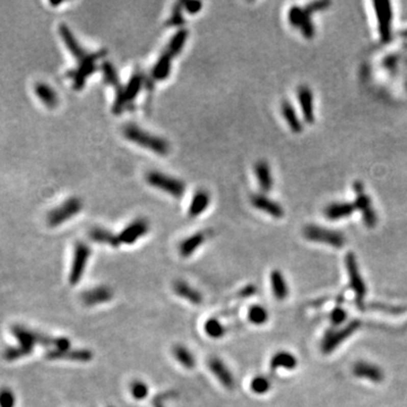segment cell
<instances>
[{"label": "cell", "instance_id": "obj_1", "mask_svg": "<svg viewBox=\"0 0 407 407\" xmlns=\"http://www.w3.org/2000/svg\"><path fill=\"white\" fill-rule=\"evenodd\" d=\"M123 136L132 143L142 146L152 152L164 156L170 152V144L164 138L145 132L137 124L128 123L122 129Z\"/></svg>", "mask_w": 407, "mask_h": 407}, {"label": "cell", "instance_id": "obj_2", "mask_svg": "<svg viewBox=\"0 0 407 407\" xmlns=\"http://www.w3.org/2000/svg\"><path fill=\"white\" fill-rule=\"evenodd\" d=\"M106 54H107L106 50H101L94 52V54H90V56H88L84 61L78 64L75 69H72L68 72L67 76L72 81V87H74L75 90L80 91L85 86L87 78L93 75L94 71L96 70V61L106 56Z\"/></svg>", "mask_w": 407, "mask_h": 407}, {"label": "cell", "instance_id": "obj_3", "mask_svg": "<svg viewBox=\"0 0 407 407\" xmlns=\"http://www.w3.org/2000/svg\"><path fill=\"white\" fill-rule=\"evenodd\" d=\"M146 181L149 186L158 188V189L176 198L184 196L186 191V186L181 180L161 173L159 171H149L146 174Z\"/></svg>", "mask_w": 407, "mask_h": 407}, {"label": "cell", "instance_id": "obj_4", "mask_svg": "<svg viewBox=\"0 0 407 407\" xmlns=\"http://www.w3.org/2000/svg\"><path fill=\"white\" fill-rule=\"evenodd\" d=\"M82 207L83 202L81 201L80 198L70 197L66 201L60 204L59 206H57L51 212H49L46 221H48L50 226L56 227L77 215L82 211Z\"/></svg>", "mask_w": 407, "mask_h": 407}, {"label": "cell", "instance_id": "obj_5", "mask_svg": "<svg viewBox=\"0 0 407 407\" xmlns=\"http://www.w3.org/2000/svg\"><path fill=\"white\" fill-rule=\"evenodd\" d=\"M345 265L348 274L349 286H351L352 290L354 291V293H355V303L360 309H363L364 307L363 302L365 293H367V288H365L362 276L360 274L357 257L353 252H348L346 255Z\"/></svg>", "mask_w": 407, "mask_h": 407}, {"label": "cell", "instance_id": "obj_6", "mask_svg": "<svg viewBox=\"0 0 407 407\" xmlns=\"http://www.w3.org/2000/svg\"><path fill=\"white\" fill-rule=\"evenodd\" d=\"M303 236L310 241L326 243L334 248H342L345 243V237L343 233L318 225H307L303 228Z\"/></svg>", "mask_w": 407, "mask_h": 407}, {"label": "cell", "instance_id": "obj_7", "mask_svg": "<svg viewBox=\"0 0 407 407\" xmlns=\"http://www.w3.org/2000/svg\"><path fill=\"white\" fill-rule=\"evenodd\" d=\"M102 71H103V78L104 82L107 84L113 86L116 88V97H114V103L112 107V111L114 114H120L122 113V111L126 109L127 103L124 100L123 95V90L124 88L120 84L118 72L116 70V68L109 61H104L102 65Z\"/></svg>", "mask_w": 407, "mask_h": 407}, {"label": "cell", "instance_id": "obj_8", "mask_svg": "<svg viewBox=\"0 0 407 407\" xmlns=\"http://www.w3.org/2000/svg\"><path fill=\"white\" fill-rule=\"evenodd\" d=\"M353 188L354 190H355V195H357V200L354 202V205H355L357 210L362 213L363 222L365 223V225L368 227H374L375 224L378 222V217L372 207L371 199H370V197L365 194L363 184L360 181H357L354 182Z\"/></svg>", "mask_w": 407, "mask_h": 407}, {"label": "cell", "instance_id": "obj_9", "mask_svg": "<svg viewBox=\"0 0 407 407\" xmlns=\"http://www.w3.org/2000/svg\"><path fill=\"white\" fill-rule=\"evenodd\" d=\"M91 256V249L84 242L76 243L74 249V257H72V264L69 273V283L76 285L80 283L83 275H84L87 262Z\"/></svg>", "mask_w": 407, "mask_h": 407}, {"label": "cell", "instance_id": "obj_10", "mask_svg": "<svg viewBox=\"0 0 407 407\" xmlns=\"http://www.w3.org/2000/svg\"><path fill=\"white\" fill-rule=\"evenodd\" d=\"M360 326H361V322L359 320H353L351 322H348L346 326L341 328V329L327 334L322 341V345H321L322 352L325 354H330L334 349H336L344 341H346L349 336L353 335V334L359 329Z\"/></svg>", "mask_w": 407, "mask_h": 407}, {"label": "cell", "instance_id": "obj_11", "mask_svg": "<svg viewBox=\"0 0 407 407\" xmlns=\"http://www.w3.org/2000/svg\"><path fill=\"white\" fill-rule=\"evenodd\" d=\"M311 15L307 12L306 8H302L299 6H292L289 9L288 17L291 25H293L294 28L299 29L301 33L304 35L307 39H312L315 36L316 30L314 23L310 18Z\"/></svg>", "mask_w": 407, "mask_h": 407}, {"label": "cell", "instance_id": "obj_12", "mask_svg": "<svg viewBox=\"0 0 407 407\" xmlns=\"http://www.w3.org/2000/svg\"><path fill=\"white\" fill-rule=\"evenodd\" d=\"M377 16L379 33L384 42H387L391 38V24H393V8L389 2H373Z\"/></svg>", "mask_w": 407, "mask_h": 407}, {"label": "cell", "instance_id": "obj_13", "mask_svg": "<svg viewBox=\"0 0 407 407\" xmlns=\"http://www.w3.org/2000/svg\"><path fill=\"white\" fill-rule=\"evenodd\" d=\"M13 334H14V336L18 339L20 346H24L29 349H32V351L36 344L55 347L56 338L45 337L43 335H41V334H38V333L32 332L30 329H26V328H24L22 326H15L13 328Z\"/></svg>", "mask_w": 407, "mask_h": 407}, {"label": "cell", "instance_id": "obj_14", "mask_svg": "<svg viewBox=\"0 0 407 407\" xmlns=\"http://www.w3.org/2000/svg\"><path fill=\"white\" fill-rule=\"evenodd\" d=\"M149 230V224L145 218H137L124 227L118 234L119 242L122 244H133L144 237Z\"/></svg>", "mask_w": 407, "mask_h": 407}, {"label": "cell", "instance_id": "obj_15", "mask_svg": "<svg viewBox=\"0 0 407 407\" xmlns=\"http://www.w3.org/2000/svg\"><path fill=\"white\" fill-rule=\"evenodd\" d=\"M59 35L61 40L64 41V43L66 44V48L70 52V55L77 60L78 64L84 61L87 57L90 56V54H88V52L80 44V42H78L77 39L75 38V35L72 34L70 29L68 28L66 24H60Z\"/></svg>", "mask_w": 407, "mask_h": 407}, {"label": "cell", "instance_id": "obj_16", "mask_svg": "<svg viewBox=\"0 0 407 407\" xmlns=\"http://www.w3.org/2000/svg\"><path fill=\"white\" fill-rule=\"evenodd\" d=\"M250 201H251L252 206L257 210L265 212L268 215L273 216L275 218H281L284 215V210L282 205H279L278 202H276L274 200L269 199L267 196H265L263 194H255L250 198Z\"/></svg>", "mask_w": 407, "mask_h": 407}, {"label": "cell", "instance_id": "obj_17", "mask_svg": "<svg viewBox=\"0 0 407 407\" xmlns=\"http://www.w3.org/2000/svg\"><path fill=\"white\" fill-rule=\"evenodd\" d=\"M208 367H210L212 373L215 375L216 379L224 386V387L227 389H233L234 377L231 371H230V369L226 367V364L224 363L221 359L218 358L210 359V361H208Z\"/></svg>", "mask_w": 407, "mask_h": 407}, {"label": "cell", "instance_id": "obj_18", "mask_svg": "<svg viewBox=\"0 0 407 407\" xmlns=\"http://www.w3.org/2000/svg\"><path fill=\"white\" fill-rule=\"evenodd\" d=\"M353 373L358 378L368 379L372 383H381L385 378V374L381 369L372 363H368L364 361H359L358 363L354 364Z\"/></svg>", "mask_w": 407, "mask_h": 407}, {"label": "cell", "instance_id": "obj_19", "mask_svg": "<svg viewBox=\"0 0 407 407\" xmlns=\"http://www.w3.org/2000/svg\"><path fill=\"white\" fill-rule=\"evenodd\" d=\"M297 100L300 102V106L303 113L304 120L307 122L312 123L315 121V112H314V94L308 86L302 85L297 88Z\"/></svg>", "mask_w": 407, "mask_h": 407}, {"label": "cell", "instance_id": "obj_20", "mask_svg": "<svg viewBox=\"0 0 407 407\" xmlns=\"http://www.w3.org/2000/svg\"><path fill=\"white\" fill-rule=\"evenodd\" d=\"M113 296V292L108 286H96L94 289H90L82 295L83 302L86 306H96L109 302Z\"/></svg>", "mask_w": 407, "mask_h": 407}, {"label": "cell", "instance_id": "obj_21", "mask_svg": "<svg viewBox=\"0 0 407 407\" xmlns=\"http://www.w3.org/2000/svg\"><path fill=\"white\" fill-rule=\"evenodd\" d=\"M357 210L355 205L353 202H347V201H339V202H333L330 205H328L323 214L330 221H338L342 220V218L348 217L353 212Z\"/></svg>", "mask_w": 407, "mask_h": 407}, {"label": "cell", "instance_id": "obj_22", "mask_svg": "<svg viewBox=\"0 0 407 407\" xmlns=\"http://www.w3.org/2000/svg\"><path fill=\"white\" fill-rule=\"evenodd\" d=\"M34 93L35 95L39 97L41 103L44 104L45 107H48L49 109H55L58 107L59 104L58 93H57L56 90H54L49 84H46V83L43 82L36 83L34 85Z\"/></svg>", "mask_w": 407, "mask_h": 407}, {"label": "cell", "instance_id": "obj_23", "mask_svg": "<svg viewBox=\"0 0 407 407\" xmlns=\"http://www.w3.org/2000/svg\"><path fill=\"white\" fill-rule=\"evenodd\" d=\"M207 238V232H197L192 234V236L186 238L179 244V253L181 257L188 258L194 255L196 250L201 247V244L206 241Z\"/></svg>", "mask_w": 407, "mask_h": 407}, {"label": "cell", "instance_id": "obj_24", "mask_svg": "<svg viewBox=\"0 0 407 407\" xmlns=\"http://www.w3.org/2000/svg\"><path fill=\"white\" fill-rule=\"evenodd\" d=\"M173 291L176 295H179L182 299L189 301L192 304H200L202 302V295L199 291L192 288L190 284H188L185 281H176L173 284Z\"/></svg>", "mask_w": 407, "mask_h": 407}, {"label": "cell", "instance_id": "obj_25", "mask_svg": "<svg viewBox=\"0 0 407 407\" xmlns=\"http://www.w3.org/2000/svg\"><path fill=\"white\" fill-rule=\"evenodd\" d=\"M255 174L256 178L258 180V185L260 187V189L265 192L270 191L271 188H273L274 181L267 162L263 160L258 161L255 165Z\"/></svg>", "mask_w": 407, "mask_h": 407}, {"label": "cell", "instance_id": "obj_26", "mask_svg": "<svg viewBox=\"0 0 407 407\" xmlns=\"http://www.w3.org/2000/svg\"><path fill=\"white\" fill-rule=\"evenodd\" d=\"M46 358L50 360H72V361H78V362H88L93 359V353L88 349H68L66 352H57V351H50L46 354Z\"/></svg>", "mask_w": 407, "mask_h": 407}, {"label": "cell", "instance_id": "obj_27", "mask_svg": "<svg viewBox=\"0 0 407 407\" xmlns=\"http://www.w3.org/2000/svg\"><path fill=\"white\" fill-rule=\"evenodd\" d=\"M210 204H211L210 194L204 189L198 190L194 195V197H192L191 202L189 205V210H188V214H189V216L191 217L199 216L200 214H202L207 210Z\"/></svg>", "mask_w": 407, "mask_h": 407}, {"label": "cell", "instance_id": "obj_28", "mask_svg": "<svg viewBox=\"0 0 407 407\" xmlns=\"http://www.w3.org/2000/svg\"><path fill=\"white\" fill-rule=\"evenodd\" d=\"M270 285H271V291H273V294L276 299L278 301H283L286 299V296L289 294V289L281 270L275 269L271 271Z\"/></svg>", "mask_w": 407, "mask_h": 407}, {"label": "cell", "instance_id": "obj_29", "mask_svg": "<svg viewBox=\"0 0 407 407\" xmlns=\"http://www.w3.org/2000/svg\"><path fill=\"white\" fill-rule=\"evenodd\" d=\"M171 60L172 57L166 51L160 56L152 69V77L155 81H165L170 76Z\"/></svg>", "mask_w": 407, "mask_h": 407}, {"label": "cell", "instance_id": "obj_30", "mask_svg": "<svg viewBox=\"0 0 407 407\" xmlns=\"http://www.w3.org/2000/svg\"><path fill=\"white\" fill-rule=\"evenodd\" d=\"M297 360L296 358L289 352L281 351L274 354V357L270 360V369L277 370V369H286V370H293L296 368Z\"/></svg>", "mask_w": 407, "mask_h": 407}, {"label": "cell", "instance_id": "obj_31", "mask_svg": "<svg viewBox=\"0 0 407 407\" xmlns=\"http://www.w3.org/2000/svg\"><path fill=\"white\" fill-rule=\"evenodd\" d=\"M144 84V76L140 72H134V75L130 77L129 82L127 83L126 87L123 90V95L124 100L128 106V103L133 102L137 95L139 94L140 90H142Z\"/></svg>", "mask_w": 407, "mask_h": 407}, {"label": "cell", "instance_id": "obj_32", "mask_svg": "<svg viewBox=\"0 0 407 407\" xmlns=\"http://www.w3.org/2000/svg\"><path fill=\"white\" fill-rule=\"evenodd\" d=\"M282 113H283V117L285 119V121L288 122L290 129L293 133H301L302 129V123L300 121V119L297 118V114L295 112V109L293 106L288 101H284L282 103Z\"/></svg>", "mask_w": 407, "mask_h": 407}, {"label": "cell", "instance_id": "obj_33", "mask_svg": "<svg viewBox=\"0 0 407 407\" xmlns=\"http://www.w3.org/2000/svg\"><path fill=\"white\" fill-rule=\"evenodd\" d=\"M188 31L185 29H180L178 32H175L174 35L172 36L171 40L169 41V44H168V48H166V52L172 57V58H174V57L178 56L180 52L184 49V46L187 42V39H188Z\"/></svg>", "mask_w": 407, "mask_h": 407}, {"label": "cell", "instance_id": "obj_34", "mask_svg": "<svg viewBox=\"0 0 407 407\" xmlns=\"http://www.w3.org/2000/svg\"><path fill=\"white\" fill-rule=\"evenodd\" d=\"M90 238L93 240V241L98 243H106L112 247H118L120 244L118 236H116V234H113L110 231H108L106 228H101V227H94L90 232Z\"/></svg>", "mask_w": 407, "mask_h": 407}, {"label": "cell", "instance_id": "obj_35", "mask_svg": "<svg viewBox=\"0 0 407 407\" xmlns=\"http://www.w3.org/2000/svg\"><path fill=\"white\" fill-rule=\"evenodd\" d=\"M173 355L182 367L186 369H194L196 365V359L189 349L184 345H176L173 347Z\"/></svg>", "mask_w": 407, "mask_h": 407}, {"label": "cell", "instance_id": "obj_36", "mask_svg": "<svg viewBox=\"0 0 407 407\" xmlns=\"http://www.w3.org/2000/svg\"><path fill=\"white\" fill-rule=\"evenodd\" d=\"M268 318V311L266 310L265 307L259 304H253L250 307L248 311V319L253 325H263V323L267 322Z\"/></svg>", "mask_w": 407, "mask_h": 407}, {"label": "cell", "instance_id": "obj_37", "mask_svg": "<svg viewBox=\"0 0 407 407\" xmlns=\"http://www.w3.org/2000/svg\"><path fill=\"white\" fill-rule=\"evenodd\" d=\"M204 329L208 336L212 338H222L225 335V327H224L221 321L216 319V318H211L205 322V326H204Z\"/></svg>", "mask_w": 407, "mask_h": 407}, {"label": "cell", "instance_id": "obj_38", "mask_svg": "<svg viewBox=\"0 0 407 407\" xmlns=\"http://www.w3.org/2000/svg\"><path fill=\"white\" fill-rule=\"evenodd\" d=\"M182 12H184V3H175L174 6L172 7V14L166 22V25L170 28H180L184 25L185 18Z\"/></svg>", "mask_w": 407, "mask_h": 407}, {"label": "cell", "instance_id": "obj_39", "mask_svg": "<svg viewBox=\"0 0 407 407\" xmlns=\"http://www.w3.org/2000/svg\"><path fill=\"white\" fill-rule=\"evenodd\" d=\"M250 389L257 395L266 394L270 389V381L265 375H257L250 383Z\"/></svg>", "mask_w": 407, "mask_h": 407}, {"label": "cell", "instance_id": "obj_40", "mask_svg": "<svg viewBox=\"0 0 407 407\" xmlns=\"http://www.w3.org/2000/svg\"><path fill=\"white\" fill-rule=\"evenodd\" d=\"M148 386L146 383L142 381V380H135L130 385V393L134 399L136 400H143L148 396Z\"/></svg>", "mask_w": 407, "mask_h": 407}, {"label": "cell", "instance_id": "obj_41", "mask_svg": "<svg viewBox=\"0 0 407 407\" xmlns=\"http://www.w3.org/2000/svg\"><path fill=\"white\" fill-rule=\"evenodd\" d=\"M32 353V349H29L24 346H16V347H9L4 353V358L7 360V361H14V360H17L23 358L25 355H30Z\"/></svg>", "mask_w": 407, "mask_h": 407}, {"label": "cell", "instance_id": "obj_42", "mask_svg": "<svg viewBox=\"0 0 407 407\" xmlns=\"http://www.w3.org/2000/svg\"><path fill=\"white\" fill-rule=\"evenodd\" d=\"M370 309L375 310V311H383V312H388L391 315H398L403 314V312H407V306H388L385 303H372L370 304Z\"/></svg>", "mask_w": 407, "mask_h": 407}, {"label": "cell", "instance_id": "obj_43", "mask_svg": "<svg viewBox=\"0 0 407 407\" xmlns=\"http://www.w3.org/2000/svg\"><path fill=\"white\" fill-rule=\"evenodd\" d=\"M16 398L9 388L0 389V407H15Z\"/></svg>", "mask_w": 407, "mask_h": 407}, {"label": "cell", "instance_id": "obj_44", "mask_svg": "<svg viewBox=\"0 0 407 407\" xmlns=\"http://www.w3.org/2000/svg\"><path fill=\"white\" fill-rule=\"evenodd\" d=\"M346 311L341 307H337L330 312V321L334 326H339L346 320Z\"/></svg>", "mask_w": 407, "mask_h": 407}, {"label": "cell", "instance_id": "obj_45", "mask_svg": "<svg viewBox=\"0 0 407 407\" xmlns=\"http://www.w3.org/2000/svg\"><path fill=\"white\" fill-rule=\"evenodd\" d=\"M330 2H312L309 5H307L306 6V10L310 15L314 14L316 12H320L322 9H326L328 6H330Z\"/></svg>", "mask_w": 407, "mask_h": 407}, {"label": "cell", "instance_id": "obj_46", "mask_svg": "<svg viewBox=\"0 0 407 407\" xmlns=\"http://www.w3.org/2000/svg\"><path fill=\"white\" fill-rule=\"evenodd\" d=\"M202 4L200 2H185L184 3V9L187 13H189L191 15L199 13L201 10Z\"/></svg>", "mask_w": 407, "mask_h": 407}, {"label": "cell", "instance_id": "obj_47", "mask_svg": "<svg viewBox=\"0 0 407 407\" xmlns=\"http://www.w3.org/2000/svg\"><path fill=\"white\" fill-rule=\"evenodd\" d=\"M173 395H174L173 391H166V393L158 395L153 399V407H165L164 401L168 398H170L171 396H173Z\"/></svg>", "mask_w": 407, "mask_h": 407}, {"label": "cell", "instance_id": "obj_48", "mask_svg": "<svg viewBox=\"0 0 407 407\" xmlns=\"http://www.w3.org/2000/svg\"><path fill=\"white\" fill-rule=\"evenodd\" d=\"M256 293H257V288L253 285H249V286H247V288L241 290V292H240V295L247 297V296H251Z\"/></svg>", "mask_w": 407, "mask_h": 407}]
</instances>
